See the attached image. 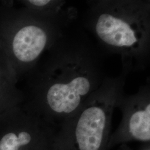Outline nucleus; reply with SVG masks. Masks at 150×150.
<instances>
[{
  "instance_id": "6",
  "label": "nucleus",
  "mask_w": 150,
  "mask_h": 150,
  "mask_svg": "<svg viewBox=\"0 0 150 150\" xmlns=\"http://www.w3.org/2000/svg\"><path fill=\"white\" fill-rule=\"evenodd\" d=\"M117 107L122 112V120L111 134L108 148L132 141L149 144L150 142V85L140 86L134 94L125 92L118 100Z\"/></svg>"
},
{
  "instance_id": "1",
  "label": "nucleus",
  "mask_w": 150,
  "mask_h": 150,
  "mask_svg": "<svg viewBox=\"0 0 150 150\" xmlns=\"http://www.w3.org/2000/svg\"><path fill=\"white\" fill-rule=\"evenodd\" d=\"M105 54L76 22L25 77L23 105L58 129L107 77Z\"/></svg>"
},
{
  "instance_id": "9",
  "label": "nucleus",
  "mask_w": 150,
  "mask_h": 150,
  "mask_svg": "<svg viewBox=\"0 0 150 150\" xmlns=\"http://www.w3.org/2000/svg\"><path fill=\"white\" fill-rule=\"evenodd\" d=\"M142 150H150V145H148V146H147Z\"/></svg>"
},
{
  "instance_id": "3",
  "label": "nucleus",
  "mask_w": 150,
  "mask_h": 150,
  "mask_svg": "<svg viewBox=\"0 0 150 150\" xmlns=\"http://www.w3.org/2000/svg\"><path fill=\"white\" fill-rule=\"evenodd\" d=\"M13 4V1L1 2L0 48L19 81L77 21L78 14L44 16L22 7L17 8Z\"/></svg>"
},
{
  "instance_id": "7",
  "label": "nucleus",
  "mask_w": 150,
  "mask_h": 150,
  "mask_svg": "<svg viewBox=\"0 0 150 150\" xmlns=\"http://www.w3.org/2000/svg\"><path fill=\"white\" fill-rule=\"evenodd\" d=\"M18 82L5 54L0 48V114L24 102V93L17 86Z\"/></svg>"
},
{
  "instance_id": "8",
  "label": "nucleus",
  "mask_w": 150,
  "mask_h": 150,
  "mask_svg": "<svg viewBox=\"0 0 150 150\" xmlns=\"http://www.w3.org/2000/svg\"><path fill=\"white\" fill-rule=\"evenodd\" d=\"M19 3L30 11L50 17L67 16L78 14L76 8L68 5L63 0H23Z\"/></svg>"
},
{
  "instance_id": "4",
  "label": "nucleus",
  "mask_w": 150,
  "mask_h": 150,
  "mask_svg": "<svg viewBox=\"0 0 150 150\" xmlns=\"http://www.w3.org/2000/svg\"><path fill=\"white\" fill-rule=\"evenodd\" d=\"M128 74L107 76L101 86L57 129L56 150H108L114 110Z\"/></svg>"
},
{
  "instance_id": "2",
  "label": "nucleus",
  "mask_w": 150,
  "mask_h": 150,
  "mask_svg": "<svg viewBox=\"0 0 150 150\" xmlns=\"http://www.w3.org/2000/svg\"><path fill=\"white\" fill-rule=\"evenodd\" d=\"M83 27L106 54L120 56L122 71H144L150 60V1L90 0Z\"/></svg>"
},
{
  "instance_id": "5",
  "label": "nucleus",
  "mask_w": 150,
  "mask_h": 150,
  "mask_svg": "<svg viewBox=\"0 0 150 150\" xmlns=\"http://www.w3.org/2000/svg\"><path fill=\"white\" fill-rule=\"evenodd\" d=\"M57 132L22 104L0 114V150H56Z\"/></svg>"
}]
</instances>
